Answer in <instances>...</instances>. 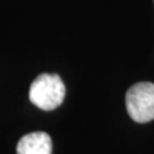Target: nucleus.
<instances>
[{"instance_id":"f257e3e1","label":"nucleus","mask_w":154,"mask_h":154,"mask_svg":"<svg viewBox=\"0 0 154 154\" xmlns=\"http://www.w3.org/2000/svg\"><path fill=\"white\" fill-rule=\"evenodd\" d=\"M66 88L58 75L41 73L30 86V100L42 110H53L63 103Z\"/></svg>"},{"instance_id":"f03ea898","label":"nucleus","mask_w":154,"mask_h":154,"mask_svg":"<svg viewBox=\"0 0 154 154\" xmlns=\"http://www.w3.org/2000/svg\"><path fill=\"white\" fill-rule=\"evenodd\" d=\"M126 109L128 116L137 123L154 119V84L137 82L126 93Z\"/></svg>"},{"instance_id":"7ed1b4c3","label":"nucleus","mask_w":154,"mask_h":154,"mask_svg":"<svg viewBox=\"0 0 154 154\" xmlns=\"http://www.w3.org/2000/svg\"><path fill=\"white\" fill-rule=\"evenodd\" d=\"M51 137L44 131L25 135L17 144V154H51Z\"/></svg>"}]
</instances>
